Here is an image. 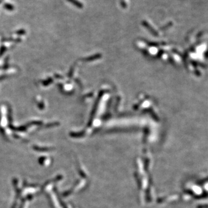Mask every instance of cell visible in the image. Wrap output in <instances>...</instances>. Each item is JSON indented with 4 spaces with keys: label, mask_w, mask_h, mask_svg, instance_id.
Instances as JSON below:
<instances>
[{
    "label": "cell",
    "mask_w": 208,
    "mask_h": 208,
    "mask_svg": "<svg viewBox=\"0 0 208 208\" xmlns=\"http://www.w3.org/2000/svg\"><path fill=\"white\" fill-rule=\"evenodd\" d=\"M67 1L69 2H71V4H72L74 5L77 6L78 8H81L83 6L81 2L78 1L77 0H67Z\"/></svg>",
    "instance_id": "7a4b0ae2"
},
{
    "label": "cell",
    "mask_w": 208,
    "mask_h": 208,
    "mask_svg": "<svg viewBox=\"0 0 208 208\" xmlns=\"http://www.w3.org/2000/svg\"><path fill=\"white\" fill-rule=\"evenodd\" d=\"M3 7L6 9L8 11H12L14 10L15 9V6L13 5H12L11 4H8V3H6L4 5H3Z\"/></svg>",
    "instance_id": "6da1fadb"
}]
</instances>
